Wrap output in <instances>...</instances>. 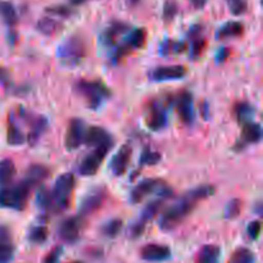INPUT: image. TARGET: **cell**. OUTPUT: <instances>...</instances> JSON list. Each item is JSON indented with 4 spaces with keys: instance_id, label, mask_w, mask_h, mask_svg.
I'll return each instance as SVG.
<instances>
[{
    "instance_id": "obj_42",
    "label": "cell",
    "mask_w": 263,
    "mask_h": 263,
    "mask_svg": "<svg viewBox=\"0 0 263 263\" xmlns=\"http://www.w3.org/2000/svg\"><path fill=\"white\" fill-rule=\"evenodd\" d=\"M261 222L259 221H253L248 225V229H247V233H248V236L252 239V240H256L258 239L259 234H261Z\"/></svg>"
},
{
    "instance_id": "obj_7",
    "label": "cell",
    "mask_w": 263,
    "mask_h": 263,
    "mask_svg": "<svg viewBox=\"0 0 263 263\" xmlns=\"http://www.w3.org/2000/svg\"><path fill=\"white\" fill-rule=\"evenodd\" d=\"M110 148L112 146H97L94 152L87 154L79 166L80 175L81 176H94L98 172V170H99V167L102 166L103 161L107 157Z\"/></svg>"
},
{
    "instance_id": "obj_21",
    "label": "cell",
    "mask_w": 263,
    "mask_h": 263,
    "mask_svg": "<svg viewBox=\"0 0 263 263\" xmlns=\"http://www.w3.org/2000/svg\"><path fill=\"white\" fill-rule=\"evenodd\" d=\"M46 177H49V170L46 167L41 166V164H32L27 170L25 180L33 187L40 184V182H43Z\"/></svg>"
},
{
    "instance_id": "obj_43",
    "label": "cell",
    "mask_w": 263,
    "mask_h": 263,
    "mask_svg": "<svg viewBox=\"0 0 263 263\" xmlns=\"http://www.w3.org/2000/svg\"><path fill=\"white\" fill-rule=\"evenodd\" d=\"M46 12L51 13V14L55 15H61V17H69L71 14V10L66 7H53V8H48Z\"/></svg>"
},
{
    "instance_id": "obj_19",
    "label": "cell",
    "mask_w": 263,
    "mask_h": 263,
    "mask_svg": "<svg viewBox=\"0 0 263 263\" xmlns=\"http://www.w3.org/2000/svg\"><path fill=\"white\" fill-rule=\"evenodd\" d=\"M128 26L123 22H113L102 35V43L105 46L115 45L117 39L128 30Z\"/></svg>"
},
{
    "instance_id": "obj_47",
    "label": "cell",
    "mask_w": 263,
    "mask_h": 263,
    "mask_svg": "<svg viewBox=\"0 0 263 263\" xmlns=\"http://www.w3.org/2000/svg\"><path fill=\"white\" fill-rule=\"evenodd\" d=\"M85 2H87V0H71V3L72 4H82V3H85Z\"/></svg>"
},
{
    "instance_id": "obj_49",
    "label": "cell",
    "mask_w": 263,
    "mask_h": 263,
    "mask_svg": "<svg viewBox=\"0 0 263 263\" xmlns=\"http://www.w3.org/2000/svg\"><path fill=\"white\" fill-rule=\"evenodd\" d=\"M72 263H82V262H72Z\"/></svg>"
},
{
    "instance_id": "obj_40",
    "label": "cell",
    "mask_w": 263,
    "mask_h": 263,
    "mask_svg": "<svg viewBox=\"0 0 263 263\" xmlns=\"http://www.w3.org/2000/svg\"><path fill=\"white\" fill-rule=\"evenodd\" d=\"M177 14V4L174 2V0H168L166 2L163 8V17L166 21L174 20L175 15Z\"/></svg>"
},
{
    "instance_id": "obj_44",
    "label": "cell",
    "mask_w": 263,
    "mask_h": 263,
    "mask_svg": "<svg viewBox=\"0 0 263 263\" xmlns=\"http://www.w3.org/2000/svg\"><path fill=\"white\" fill-rule=\"evenodd\" d=\"M190 3H192L195 9H202L205 3H207V0H190Z\"/></svg>"
},
{
    "instance_id": "obj_25",
    "label": "cell",
    "mask_w": 263,
    "mask_h": 263,
    "mask_svg": "<svg viewBox=\"0 0 263 263\" xmlns=\"http://www.w3.org/2000/svg\"><path fill=\"white\" fill-rule=\"evenodd\" d=\"M7 140L10 145H22L23 143H26V135L21 131L12 117L9 118V123H8Z\"/></svg>"
},
{
    "instance_id": "obj_27",
    "label": "cell",
    "mask_w": 263,
    "mask_h": 263,
    "mask_svg": "<svg viewBox=\"0 0 263 263\" xmlns=\"http://www.w3.org/2000/svg\"><path fill=\"white\" fill-rule=\"evenodd\" d=\"M146 39V31L144 28H135L130 32L128 37L126 39L125 44L128 46L130 50H134V49H139L144 45Z\"/></svg>"
},
{
    "instance_id": "obj_9",
    "label": "cell",
    "mask_w": 263,
    "mask_h": 263,
    "mask_svg": "<svg viewBox=\"0 0 263 263\" xmlns=\"http://www.w3.org/2000/svg\"><path fill=\"white\" fill-rule=\"evenodd\" d=\"M85 134H86V126L85 122L80 118H73L69 122L66 134V148L68 151H76L84 144Z\"/></svg>"
},
{
    "instance_id": "obj_35",
    "label": "cell",
    "mask_w": 263,
    "mask_h": 263,
    "mask_svg": "<svg viewBox=\"0 0 263 263\" xmlns=\"http://www.w3.org/2000/svg\"><path fill=\"white\" fill-rule=\"evenodd\" d=\"M36 203L43 211L51 210V192L45 187H41L36 195Z\"/></svg>"
},
{
    "instance_id": "obj_34",
    "label": "cell",
    "mask_w": 263,
    "mask_h": 263,
    "mask_svg": "<svg viewBox=\"0 0 263 263\" xmlns=\"http://www.w3.org/2000/svg\"><path fill=\"white\" fill-rule=\"evenodd\" d=\"M121 229H122V221L121 220H110L105 223L102 228L103 235L107 236V238H116V236L120 234Z\"/></svg>"
},
{
    "instance_id": "obj_26",
    "label": "cell",
    "mask_w": 263,
    "mask_h": 263,
    "mask_svg": "<svg viewBox=\"0 0 263 263\" xmlns=\"http://www.w3.org/2000/svg\"><path fill=\"white\" fill-rule=\"evenodd\" d=\"M244 27L240 22H228L226 25H223L222 27L218 30L217 32V39H228V37H236V36H240L243 33Z\"/></svg>"
},
{
    "instance_id": "obj_3",
    "label": "cell",
    "mask_w": 263,
    "mask_h": 263,
    "mask_svg": "<svg viewBox=\"0 0 263 263\" xmlns=\"http://www.w3.org/2000/svg\"><path fill=\"white\" fill-rule=\"evenodd\" d=\"M76 179L72 174H63L57 179L51 190V211L62 213L69 207L72 193H73Z\"/></svg>"
},
{
    "instance_id": "obj_48",
    "label": "cell",
    "mask_w": 263,
    "mask_h": 263,
    "mask_svg": "<svg viewBox=\"0 0 263 263\" xmlns=\"http://www.w3.org/2000/svg\"><path fill=\"white\" fill-rule=\"evenodd\" d=\"M127 2H128V4L134 5V4H136V3H139V0H127Z\"/></svg>"
},
{
    "instance_id": "obj_12",
    "label": "cell",
    "mask_w": 263,
    "mask_h": 263,
    "mask_svg": "<svg viewBox=\"0 0 263 263\" xmlns=\"http://www.w3.org/2000/svg\"><path fill=\"white\" fill-rule=\"evenodd\" d=\"M186 74V68L184 66H161L154 68L149 77L152 81L163 82L180 80Z\"/></svg>"
},
{
    "instance_id": "obj_13",
    "label": "cell",
    "mask_w": 263,
    "mask_h": 263,
    "mask_svg": "<svg viewBox=\"0 0 263 263\" xmlns=\"http://www.w3.org/2000/svg\"><path fill=\"white\" fill-rule=\"evenodd\" d=\"M84 144L94 146V148H97V146H113V139L110 134H108L104 128L91 126V127L86 128Z\"/></svg>"
},
{
    "instance_id": "obj_14",
    "label": "cell",
    "mask_w": 263,
    "mask_h": 263,
    "mask_svg": "<svg viewBox=\"0 0 263 263\" xmlns=\"http://www.w3.org/2000/svg\"><path fill=\"white\" fill-rule=\"evenodd\" d=\"M163 184L162 181L157 179H146L143 180V181L139 182L135 187L133 189L130 195V199L134 204H138L141 200L145 199L148 195L153 194L158 187H161V185Z\"/></svg>"
},
{
    "instance_id": "obj_4",
    "label": "cell",
    "mask_w": 263,
    "mask_h": 263,
    "mask_svg": "<svg viewBox=\"0 0 263 263\" xmlns=\"http://www.w3.org/2000/svg\"><path fill=\"white\" fill-rule=\"evenodd\" d=\"M158 194H159L158 199L149 203V204L144 208L143 213H141V216L139 217V220L130 228V230H128V236H130V238L136 239L144 233L146 223H148L149 221L153 220V218L158 215L159 210H161L164 200L168 199V198L172 195V189L167 186L166 184H163L161 189H159Z\"/></svg>"
},
{
    "instance_id": "obj_28",
    "label": "cell",
    "mask_w": 263,
    "mask_h": 263,
    "mask_svg": "<svg viewBox=\"0 0 263 263\" xmlns=\"http://www.w3.org/2000/svg\"><path fill=\"white\" fill-rule=\"evenodd\" d=\"M59 27H61V25H59L58 21L49 17L41 18V20L37 22V25H36L37 31H40L43 35H46V36L54 35V33L59 30Z\"/></svg>"
},
{
    "instance_id": "obj_20",
    "label": "cell",
    "mask_w": 263,
    "mask_h": 263,
    "mask_svg": "<svg viewBox=\"0 0 263 263\" xmlns=\"http://www.w3.org/2000/svg\"><path fill=\"white\" fill-rule=\"evenodd\" d=\"M220 247L208 244L199 249L197 257H195V263H220Z\"/></svg>"
},
{
    "instance_id": "obj_33",
    "label": "cell",
    "mask_w": 263,
    "mask_h": 263,
    "mask_svg": "<svg viewBox=\"0 0 263 263\" xmlns=\"http://www.w3.org/2000/svg\"><path fill=\"white\" fill-rule=\"evenodd\" d=\"M186 45L185 43H179L174 40H166L161 46V53L163 55H170V54H177L185 50Z\"/></svg>"
},
{
    "instance_id": "obj_5",
    "label": "cell",
    "mask_w": 263,
    "mask_h": 263,
    "mask_svg": "<svg viewBox=\"0 0 263 263\" xmlns=\"http://www.w3.org/2000/svg\"><path fill=\"white\" fill-rule=\"evenodd\" d=\"M76 91L87 102L91 109H97L103 104L105 99H108L110 95L109 89L103 84L102 81H86V80H80L74 85Z\"/></svg>"
},
{
    "instance_id": "obj_41",
    "label": "cell",
    "mask_w": 263,
    "mask_h": 263,
    "mask_svg": "<svg viewBox=\"0 0 263 263\" xmlns=\"http://www.w3.org/2000/svg\"><path fill=\"white\" fill-rule=\"evenodd\" d=\"M62 253H63V248H62V247H54V248L46 254L43 263H58L59 258L62 257Z\"/></svg>"
},
{
    "instance_id": "obj_10",
    "label": "cell",
    "mask_w": 263,
    "mask_h": 263,
    "mask_svg": "<svg viewBox=\"0 0 263 263\" xmlns=\"http://www.w3.org/2000/svg\"><path fill=\"white\" fill-rule=\"evenodd\" d=\"M175 105L179 117L186 125L193 123L194 120V107H193V95L189 91H180L175 98Z\"/></svg>"
},
{
    "instance_id": "obj_39",
    "label": "cell",
    "mask_w": 263,
    "mask_h": 263,
    "mask_svg": "<svg viewBox=\"0 0 263 263\" xmlns=\"http://www.w3.org/2000/svg\"><path fill=\"white\" fill-rule=\"evenodd\" d=\"M241 211V202L239 199L231 200L226 207V217L228 218H235L238 217L239 213Z\"/></svg>"
},
{
    "instance_id": "obj_30",
    "label": "cell",
    "mask_w": 263,
    "mask_h": 263,
    "mask_svg": "<svg viewBox=\"0 0 263 263\" xmlns=\"http://www.w3.org/2000/svg\"><path fill=\"white\" fill-rule=\"evenodd\" d=\"M235 113L239 122L241 125H246V123L252 122V118L254 116V108L248 103H240V104L236 105Z\"/></svg>"
},
{
    "instance_id": "obj_15",
    "label": "cell",
    "mask_w": 263,
    "mask_h": 263,
    "mask_svg": "<svg viewBox=\"0 0 263 263\" xmlns=\"http://www.w3.org/2000/svg\"><path fill=\"white\" fill-rule=\"evenodd\" d=\"M131 154H133V149L130 145L121 146L120 151L117 152L115 157L110 161V170L116 176H122L126 172L128 166V162L131 159Z\"/></svg>"
},
{
    "instance_id": "obj_18",
    "label": "cell",
    "mask_w": 263,
    "mask_h": 263,
    "mask_svg": "<svg viewBox=\"0 0 263 263\" xmlns=\"http://www.w3.org/2000/svg\"><path fill=\"white\" fill-rule=\"evenodd\" d=\"M30 131H28V135L26 138V140L31 144V145H35L39 141V139L41 138L44 133H45L46 127H48V120L43 116H31L30 118Z\"/></svg>"
},
{
    "instance_id": "obj_22",
    "label": "cell",
    "mask_w": 263,
    "mask_h": 263,
    "mask_svg": "<svg viewBox=\"0 0 263 263\" xmlns=\"http://www.w3.org/2000/svg\"><path fill=\"white\" fill-rule=\"evenodd\" d=\"M15 172L17 170L12 159H2L0 161V186H7L12 184Z\"/></svg>"
},
{
    "instance_id": "obj_23",
    "label": "cell",
    "mask_w": 263,
    "mask_h": 263,
    "mask_svg": "<svg viewBox=\"0 0 263 263\" xmlns=\"http://www.w3.org/2000/svg\"><path fill=\"white\" fill-rule=\"evenodd\" d=\"M243 139L247 144H256L262 138V128L258 123L248 122L243 125Z\"/></svg>"
},
{
    "instance_id": "obj_46",
    "label": "cell",
    "mask_w": 263,
    "mask_h": 263,
    "mask_svg": "<svg viewBox=\"0 0 263 263\" xmlns=\"http://www.w3.org/2000/svg\"><path fill=\"white\" fill-rule=\"evenodd\" d=\"M228 49L226 48H222V50H220V53H218V55H217V59L218 61H223V59L226 58V57H228Z\"/></svg>"
},
{
    "instance_id": "obj_11",
    "label": "cell",
    "mask_w": 263,
    "mask_h": 263,
    "mask_svg": "<svg viewBox=\"0 0 263 263\" xmlns=\"http://www.w3.org/2000/svg\"><path fill=\"white\" fill-rule=\"evenodd\" d=\"M140 257L146 262H166L171 258V249L163 244H146L141 248Z\"/></svg>"
},
{
    "instance_id": "obj_36",
    "label": "cell",
    "mask_w": 263,
    "mask_h": 263,
    "mask_svg": "<svg viewBox=\"0 0 263 263\" xmlns=\"http://www.w3.org/2000/svg\"><path fill=\"white\" fill-rule=\"evenodd\" d=\"M159 159H161V154L151 151V149H145L141 154L140 164H156L158 163Z\"/></svg>"
},
{
    "instance_id": "obj_37",
    "label": "cell",
    "mask_w": 263,
    "mask_h": 263,
    "mask_svg": "<svg viewBox=\"0 0 263 263\" xmlns=\"http://www.w3.org/2000/svg\"><path fill=\"white\" fill-rule=\"evenodd\" d=\"M229 8H230L231 13L235 15L243 14L247 10V3L246 0H226Z\"/></svg>"
},
{
    "instance_id": "obj_6",
    "label": "cell",
    "mask_w": 263,
    "mask_h": 263,
    "mask_svg": "<svg viewBox=\"0 0 263 263\" xmlns=\"http://www.w3.org/2000/svg\"><path fill=\"white\" fill-rule=\"evenodd\" d=\"M85 54H86V46L84 40L79 36H71L66 39L57 50V55L62 63L68 67L77 66L85 58Z\"/></svg>"
},
{
    "instance_id": "obj_29",
    "label": "cell",
    "mask_w": 263,
    "mask_h": 263,
    "mask_svg": "<svg viewBox=\"0 0 263 263\" xmlns=\"http://www.w3.org/2000/svg\"><path fill=\"white\" fill-rule=\"evenodd\" d=\"M256 256L253 252L248 248H238L233 253L228 263H254Z\"/></svg>"
},
{
    "instance_id": "obj_8",
    "label": "cell",
    "mask_w": 263,
    "mask_h": 263,
    "mask_svg": "<svg viewBox=\"0 0 263 263\" xmlns=\"http://www.w3.org/2000/svg\"><path fill=\"white\" fill-rule=\"evenodd\" d=\"M82 228H84V221L79 216H72L66 218L61 223L58 229V235L62 241L67 244H74L81 236Z\"/></svg>"
},
{
    "instance_id": "obj_1",
    "label": "cell",
    "mask_w": 263,
    "mask_h": 263,
    "mask_svg": "<svg viewBox=\"0 0 263 263\" xmlns=\"http://www.w3.org/2000/svg\"><path fill=\"white\" fill-rule=\"evenodd\" d=\"M213 193H215V187L212 185H203V186L195 187V189L185 193L174 205H171V208H168L163 213L161 221H159V226L162 230H175L193 212L198 203L207 199L208 197L213 195Z\"/></svg>"
},
{
    "instance_id": "obj_2",
    "label": "cell",
    "mask_w": 263,
    "mask_h": 263,
    "mask_svg": "<svg viewBox=\"0 0 263 263\" xmlns=\"http://www.w3.org/2000/svg\"><path fill=\"white\" fill-rule=\"evenodd\" d=\"M32 186L26 180L15 185H7L0 189V207L8 210L23 211L27 205Z\"/></svg>"
},
{
    "instance_id": "obj_45",
    "label": "cell",
    "mask_w": 263,
    "mask_h": 263,
    "mask_svg": "<svg viewBox=\"0 0 263 263\" xmlns=\"http://www.w3.org/2000/svg\"><path fill=\"white\" fill-rule=\"evenodd\" d=\"M0 82H3V84H7L8 82V73L3 68H0Z\"/></svg>"
},
{
    "instance_id": "obj_16",
    "label": "cell",
    "mask_w": 263,
    "mask_h": 263,
    "mask_svg": "<svg viewBox=\"0 0 263 263\" xmlns=\"http://www.w3.org/2000/svg\"><path fill=\"white\" fill-rule=\"evenodd\" d=\"M105 195L107 194H105L104 189H95L90 192L81 203V210H80L81 215H90V213L99 210L103 203H104Z\"/></svg>"
},
{
    "instance_id": "obj_31",
    "label": "cell",
    "mask_w": 263,
    "mask_h": 263,
    "mask_svg": "<svg viewBox=\"0 0 263 263\" xmlns=\"http://www.w3.org/2000/svg\"><path fill=\"white\" fill-rule=\"evenodd\" d=\"M49 231L45 226H33L28 233V240L33 244H43L48 239Z\"/></svg>"
},
{
    "instance_id": "obj_17",
    "label": "cell",
    "mask_w": 263,
    "mask_h": 263,
    "mask_svg": "<svg viewBox=\"0 0 263 263\" xmlns=\"http://www.w3.org/2000/svg\"><path fill=\"white\" fill-rule=\"evenodd\" d=\"M167 123V113L166 109L162 107L161 104H153L151 109L148 110V117H146V125L152 128V130L157 131L161 130L166 126Z\"/></svg>"
},
{
    "instance_id": "obj_38",
    "label": "cell",
    "mask_w": 263,
    "mask_h": 263,
    "mask_svg": "<svg viewBox=\"0 0 263 263\" xmlns=\"http://www.w3.org/2000/svg\"><path fill=\"white\" fill-rule=\"evenodd\" d=\"M193 44H192V49H190V57L193 58H198L200 54L203 53V49H204V39L200 37V36H197V37H193Z\"/></svg>"
},
{
    "instance_id": "obj_24",
    "label": "cell",
    "mask_w": 263,
    "mask_h": 263,
    "mask_svg": "<svg viewBox=\"0 0 263 263\" xmlns=\"http://www.w3.org/2000/svg\"><path fill=\"white\" fill-rule=\"evenodd\" d=\"M0 20L8 26H14L17 23L18 15L12 3L0 0Z\"/></svg>"
},
{
    "instance_id": "obj_32",
    "label": "cell",
    "mask_w": 263,
    "mask_h": 263,
    "mask_svg": "<svg viewBox=\"0 0 263 263\" xmlns=\"http://www.w3.org/2000/svg\"><path fill=\"white\" fill-rule=\"evenodd\" d=\"M14 257L12 240H0V263H10Z\"/></svg>"
}]
</instances>
